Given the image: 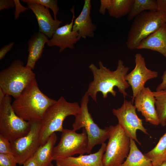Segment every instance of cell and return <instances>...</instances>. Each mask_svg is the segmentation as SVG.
<instances>
[{
  "mask_svg": "<svg viewBox=\"0 0 166 166\" xmlns=\"http://www.w3.org/2000/svg\"><path fill=\"white\" fill-rule=\"evenodd\" d=\"M14 42H11L9 44L5 45L0 50V60L2 59L6 54L12 48Z\"/></svg>",
  "mask_w": 166,
  "mask_h": 166,
  "instance_id": "32",
  "label": "cell"
},
{
  "mask_svg": "<svg viewBox=\"0 0 166 166\" xmlns=\"http://www.w3.org/2000/svg\"><path fill=\"white\" fill-rule=\"evenodd\" d=\"M106 145L105 143L102 144L99 150L93 153L57 160L56 166H104L102 157Z\"/></svg>",
  "mask_w": 166,
  "mask_h": 166,
  "instance_id": "16",
  "label": "cell"
},
{
  "mask_svg": "<svg viewBox=\"0 0 166 166\" xmlns=\"http://www.w3.org/2000/svg\"><path fill=\"white\" fill-rule=\"evenodd\" d=\"M157 52L166 58V23L144 39L137 48Z\"/></svg>",
  "mask_w": 166,
  "mask_h": 166,
  "instance_id": "18",
  "label": "cell"
},
{
  "mask_svg": "<svg viewBox=\"0 0 166 166\" xmlns=\"http://www.w3.org/2000/svg\"><path fill=\"white\" fill-rule=\"evenodd\" d=\"M80 110L77 102H68L63 96L50 106L41 120L40 146L44 145L53 133L56 132H61L64 129L63 125L65 119L69 116H75Z\"/></svg>",
  "mask_w": 166,
  "mask_h": 166,
  "instance_id": "3",
  "label": "cell"
},
{
  "mask_svg": "<svg viewBox=\"0 0 166 166\" xmlns=\"http://www.w3.org/2000/svg\"><path fill=\"white\" fill-rule=\"evenodd\" d=\"M29 121L30 126L29 132L23 136L10 141L13 155L20 165L33 156L40 146L41 121Z\"/></svg>",
  "mask_w": 166,
  "mask_h": 166,
  "instance_id": "10",
  "label": "cell"
},
{
  "mask_svg": "<svg viewBox=\"0 0 166 166\" xmlns=\"http://www.w3.org/2000/svg\"><path fill=\"white\" fill-rule=\"evenodd\" d=\"M162 81L158 85L156 91H159L166 89V70L165 71L162 76Z\"/></svg>",
  "mask_w": 166,
  "mask_h": 166,
  "instance_id": "33",
  "label": "cell"
},
{
  "mask_svg": "<svg viewBox=\"0 0 166 166\" xmlns=\"http://www.w3.org/2000/svg\"><path fill=\"white\" fill-rule=\"evenodd\" d=\"M160 124L166 125V89L153 92Z\"/></svg>",
  "mask_w": 166,
  "mask_h": 166,
  "instance_id": "25",
  "label": "cell"
},
{
  "mask_svg": "<svg viewBox=\"0 0 166 166\" xmlns=\"http://www.w3.org/2000/svg\"><path fill=\"white\" fill-rule=\"evenodd\" d=\"M99 66L98 68L92 63L89 66L93 73V80L89 84L86 92L88 95L96 102L98 92L102 93L104 98H107L109 93L115 97L117 92L114 88L117 87L124 98L128 96L125 90L130 86L125 80V77L129 68L124 65L123 61L119 60L117 69L114 71L104 66L101 61L99 62Z\"/></svg>",
  "mask_w": 166,
  "mask_h": 166,
  "instance_id": "1",
  "label": "cell"
},
{
  "mask_svg": "<svg viewBox=\"0 0 166 166\" xmlns=\"http://www.w3.org/2000/svg\"><path fill=\"white\" fill-rule=\"evenodd\" d=\"M144 155L151 160L154 166H161L166 162V132L154 148Z\"/></svg>",
  "mask_w": 166,
  "mask_h": 166,
  "instance_id": "22",
  "label": "cell"
},
{
  "mask_svg": "<svg viewBox=\"0 0 166 166\" xmlns=\"http://www.w3.org/2000/svg\"><path fill=\"white\" fill-rule=\"evenodd\" d=\"M15 6L14 0H0V10L4 9H8L10 8Z\"/></svg>",
  "mask_w": 166,
  "mask_h": 166,
  "instance_id": "31",
  "label": "cell"
},
{
  "mask_svg": "<svg viewBox=\"0 0 166 166\" xmlns=\"http://www.w3.org/2000/svg\"><path fill=\"white\" fill-rule=\"evenodd\" d=\"M88 144L87 134L82 128V132L77 133L73 130L64 129L61 132L60 140L53 148L52 160L73 156L76 154L87 153Z\"/></svg>",
  "mask_w": 166,
  "mask_h": 166,
  "instance_id": "9",
  "label": "cell"
},
{
  "mask_svg": "<svg viewBox=\"0 0 166 166\" xmlns=\"http://www.w3.org/2000/svg\"><path fill=\"white\" fill-rule=\"evenodd\" d=\"M134 1V0H111L108 10L109 15L118 18L128 14Z\"/></svg>",
  "mask_w": 166,
  "mask_h": 166,
  "instance_id": "23",
  "label": "cell"
},
{
  "mask_svg": "<svg viewBox=\"0 0 166 166\" xmlns=\"http://www.w3.org/2000/svg\"><path fill=\"white\" fill-rule=\"evenodd\" d=\"M14 1L16 7L14 12L15 19H16L19 18V15L21 13L25 11L28 8L22 6L19 0H14Z\"/></svg>",
  "mask_w": 166,
  "mask_h": 166,
  "instance_id": "29",
  "label": "cell"
},
{
  "mask_svg": "<svg viewBox=\"0 0 166 166\" xmlns=\"http://www.w3.org/2000/svg\"><path fill=\"white\" fill-rule=\"evenodd\" d=\"M136 110L132 101L124 100L121 106L113 109L112 112L117 119L118 124L127 136L140 145L137 137V130H140L147 135L149 134L143 125V120L137 115Z\"/></svg>",
  "mask_w": 166,
  "mask_h": 166,
  "instance_id": "11",
  "label": "cell"
},
{
  "mask_svg": "<svg viewBox=\"0 0 166 166\" xmlns=\"http://www.w3.org/2000/svg\"><path fill=\"white\" fill-rule=\"evenodd\" d=\"M49 40L48 37L39 31L28 42L29 54L26 65L33 70L37 61L41 57L45 44Z\"/></svg>",
  "mask_w": 166,
  "mask_h": 166,
  "instance_id": "19",
  "label": "cell"
},
{
  "mask_svg": "<svg viewBox=\"0 0 166 166\" xmlns=\"http://www.w3.org/2000/svg\"><path fill=\"white\" fill-rule=\"evenodd\" d=\"M111 0H101L100 6L99 9V13L105 15L106 10H108L111 4Z\"/></svg>",
  "mask_w": 166,
  "mask_h": 166,
  "instance_id": "30",
  "label": "cell"
},
{
  "mask_svg": "<svg viewBox=\"0 0 166 166\" xmlns=\"http://www.w3.org/2000/svg\"><path fill=\"white\" fill-rule=\"evenodd\" d=\"M109 127L108 141L103 164L104 166H121L129 154L130 138L118 124Z\"/></svg>",
  "mask_w": 166,
  "mask_h": 166,
  "instance_id": "7",
  "label": "cell"
},
{
  "mask_svg": "<svg viewBox=\"0 0 166 166\" xmlns=\"http://www.w3.org/2000/svg\"><path fill=\"white\" fill-rule=\"evenodd\" d=\"M89 97L86 92L81 102L80 110L75 116L74 122L72 125L73 130L76 131L84 128L86 132L88 144L87 153H91L96 145L101 144L108 139L109 127L101 128L94 121L88 109Z\"/></svg>",
  "mask_w": 166,
  "mask_h": 166,
  "instance_id": "6",
  "label": "cell"
},
{
  "mask_svg": "<svg viewBox=\"0 0 166 166\" xmlns=\"http://www.w3.org/2000/svg\"><path fill=\"white\" fill-rule=\"evenodd\" d=\"M57 140L55 132L49 137L46 142L40 146L33 156L39 166H53L52 162L53 148Z\"/></svg>",
  "mask_w": 166,
  "mask_h": 166,
  "instance_id": "20",
  "label": "cell"
},
{
  "mask_svg": "<svg viewBox=\"0 0 166 166\" xmlns=\"http://www.w3.org/2000/svg\"><path fill=\"white\" fill-rule=\"evenodd\" d=\"M165 22H166V18H165Z\"/></svg>",
  "mask_w": 166,
  "mask_h": 166,
  "instance_id": "38",
  "label": "cell"
},
{
  "mask_svg": "<svg viewBox=\"0 0 166 166\" xmlns=\"http://www.w3.org/2000/svg\"><path fill=\"white\" fill-rule=\"evenodd\" d=\"M23 165V166H39L33 156L27 160Z\"/></svg>",
  "mask_w": 166,
  "mask_h": 166,
  "instance_id": "35",
  "label": "cell"
},
{
  "mask_svg": "<svg viewBox=\"0 0 166 166\" xmlns=\"http://www.w3.org/2000/svg\"><path fill=\"white\" fill-rule=\"evenodd\" d=\"M135 58V68L125 77V80L132 89V103L135 97L144 87L145 83L158 76L157 72L152 71L147 67L145 58L140 53H136Z\"/></svg>",
  "mask_w": 166,
  "mask_h": 166,
  "instance_id": "12",
  "label": "cell"
},
{
  "mask_svg": "<svg viewBox=\"0 0 166 166\" xmlns=\"http://www.w3.org/2000/svg\"><path fill=\"white\" fill-rule=\"evenodd\" d=\"M135 106L145 118V121L154 125L160 123L157 115L155 99L153 92L148 87H144L135 97Z\"/></svg>",
  "mask_w": 166,
  "mask_h": 166,
  "instance_id": "13",
  "label": "cell"
},
{
  "mask_svg": "<svg viewBox=\"0 0 166 166\" xmlns=\"http://www.w3.org/2000/svg\"><path fill=\"white\" fill-rule=\"evenodd\" d=\"M21 1L26 3H32L42 5L50 9L53 11L54 19H57V15L59 10L56 0H22Z\"/></svg>",
  "mask_w": 166,
  "mask_h": 166,
  "instance_id": "26",
  "label": "cell"
},
{
  "mask_svg": "<svg viewBox=\"0 0 166 166\" xmlns=\"http://www.w3.org/2000/svg\"><path fill=\"white\" fill-rule=\"evenodd\" d=\"M16 160L13 154H0V166H17Z\"/></svg>",
  "mask_w": 166,
  "mask_h": 166,
  "instance_id": "27",
  "label": "cell"
},
{
  "mask_svg": "<svg viewBox=\"0 0 166 166\" xmlns=\"http://www.w3.org/2000/svg\"><path fill=\"white\" fill-rule=\"evenodd\" d=\"M161 166H166V162H164L163 163Z\"/></svg>",
  "mask_w": 166,
  "mask_h": 166,
  "instance_id": "37",
  "label": "cell"
},
{
  "mask_svg": "<svg viewBox=\"0 0 166 166\" xmlns=\"http://www.w3.org/2000/svg\"><path fill=\"white\" fill-rule=\"evenodd\" d=\"M57 101L44 94L34 79L12 104L16 114L26 121H41L48 109Z\"/></svg>",
  "mask_w": 166,
  "mask_h": 166,
  "instance_id": "2",
  "label": "cell"
},
{
  "mask_svg": "<svg viewBox=\"0 0 166 166\" xmlns=\"http://www.w3.org/2000/svg\"><path fill=\"white\" fill-rule=\"evenodd\" d=\"M91 6L90 0H85L81 12L74 21L72 30L78 33L80 38L94 36V31L97 26L92 22L90 16Z\"/></svg>",
  "mask_w": 166,
  "mask_h": 166,
  "instance_id": "17",
  "label": "cell"
},
{
  "mask_svg": "<svg viewBox=\"0 0 166 166\" xmlns=\"http://www.w3.org/2000/svg\"><path fill=\"white\" fill-rule=\"evenodd\" d=\"M0 154H13L10 141L0 135Z\"/></svg>",
  "mask_w": 166,
  "mask_h": 166,
  "instance_id": "28",
  "label": "cell"
},
{
  "mask_svg": "<svg viewBox=\"0 0 166 166\" xmlns=\"http://www.w3.org/2000/svg\"><path fill=\"white\" fill-rule=\"evenodd\" d=\"M148 10L157 11L156 0H134L131 10L128 14L127 19L131 21L141 13Z\"/></svg>",
  "mask_w": 166,
  "mask_h": 166,
  "instance_id": "24",
  "label": "cell"
},
{
  "mask_svg": "<svg viewBox=\"0 0 166 166\" xmlns=\"http://www.w3.org/2000/svg\"><path fill=\"white\" fill-rule=\"evenodd\" d=\"M6 95L3 90L0 88V102L2 101Z\"/></svg>",
  "mask_w": 166,
  "mask_h": 166,
  "instance_id": "36",
  "label": "cell"
},
{
  "mask_svg": "<svg viewBox=\"0 0 166 166\" xmlns=\"http://www.w3.org/2000/svg\"><path fill=\"white\" fill-rule=\"evenodd\" d=\"M166 13L160 11H145L136 16L131 25L126 45L129 49H137L140 42L166 23Z\"/></svg>",
  "mask_w": 166,
  "mask_h": 166,
  "instance_id": "4",
  "label": "cell"
},
{
  "mask_svg": "<svg viewBox=\"0 0 166 166\" xmlns=\"http://www.w3.org/2000/svg\"><path fill=\"white\" fill-rule=\"evenodd\" d=\"M35 78L32 69L24 66L22 61L16 60L0 72V88L6 94L16 98Z\"/></svg>",
  "mask_w": 166,
  "mask_h": 166,
  "instance_id": "5",
  "label": "cell"
},
{
  "mask_svg": "<svg viewBox=\"0 0 166 166\" xmlns=\"http://www.w3.org/2000/svg\"><path fill=\"white\" fill-rule=\"evenodd\" d=\"M11 96L6 94L0 102V135L11 141L26 135L30 128L29 121L19 117L11 104Z\"/></svg>",
  "mask_w": 166,
  "mask_h": 166,
  "instance_id": "8",
  "label": "cell"
},
{
  "mask_svg": "<svg viewBox=\"0 0 166 166\" xmlns=\"http://www.w3.org/2000/svg\"><path fill=\"white\" fill-rule=\"evenodd\" d=\"M129 154L121 166H154L151 160L143 154L135 141L130 139Z\"/></svg>",
  "mask_w": 166,
  "mask_h": 166,
  "instance_id": "21",
  "label": "cell"
},
{
  "mask_svg": "<svg viewBox=\"0 0 166 166\" xmlns=\"http://www.w3.org/2000/svg\"><path fill=\"white\" fill-rule=\"evenodd\" d=\"M27 4L28 8L33 11L36 18L39 31L48 37L51 38L62 21L53 19L49 8L42 5L32 3Z\"/></svg>",
  "mask_w": 166,
  "mask_h": 166,
  "instance_id": "15",
  "label": "cell"
},
{
  "mask_svg": "<svg viewBox=\"0 0 166 166\" xmlns=\"http://www.w3.org/2000/svg\"><path fill=\"white\" fill-rule=\"evenodd\" d=\"M73 13L71 22L59 27L55 31L51 39L47 43L50 47L57 46L60 48L61 52L66 48L73 49L74 44L79 41L81 38L78 33L72 30L74 20L75 18L73 7L71 10Z\"/></svg>",
  "mask_w": 166,
  "mask_h": 166,
  "instance_id": "14",
  "label": "cell"
},
{
  "mask_svg": "<svg viewBox=\"0 0 166 166\" xmlns=\"http://www.w3.org/2000/svg\"><path fill=\"white\" fill-rule=\"evenodd\" d=\"M158 11L163 12L166 13V0H157Z\"/></svg>",
  "mask_w": 166,
  "mask_h": 166,
  "instance_id": "34",
  "label": "cell"
}]
</instances>
